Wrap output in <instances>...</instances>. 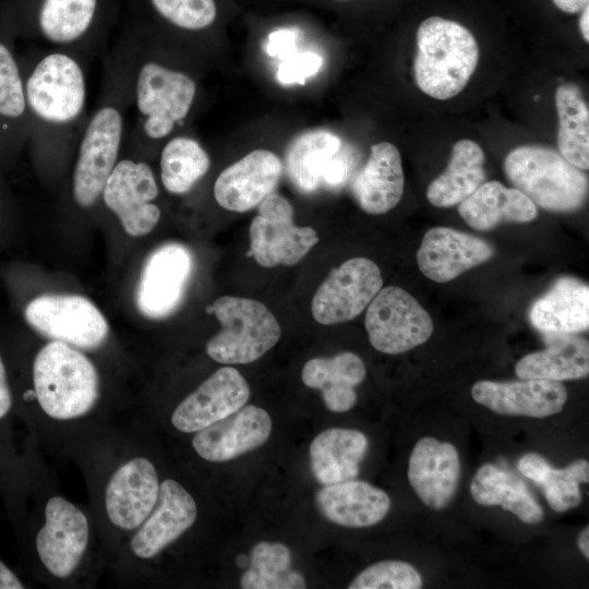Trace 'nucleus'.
Instances as JSON below:
<instances>
[{
    "instance_id": "1",
    "label": "nucleus",
    "mask_w": 589,
    "mask_h": 589,
    "mask_svg": "<svg viewBox=\"0 0 589 589\" xmlns=\"http://www.w3.org/2000/svg\"><path fill=\"white\" fill-rule=\"evenodd\" d=\"M88 61L75 51L47 47L22 75L28 135L47 158L67 157L75 149L88 118Z\"/></svg>"
},
{
    "instance_id": "2",
    "label": "nucleus",
    "mask_w": 589,
    "mask_h": 589,
    "mask_svg": "<svg viewBox=\"0 0 589 589\" xmlns=\"http://www.w3.org/2000/svg\"><path fill=\"white\" fill-rule=\"evenodd\" d=\"M132 70V121L125 143L137 149L155 147L183 124L196 100L194 76L165 60L146 38L125 36Z\"/></svg>"
},
{
    "instance_id": "3",
    "label": "nucleus",
    "mask_w": 589,
    "mask_h": 589,
    "mask_svg": "<svg viewBox=\"0 0 589 589\" xmlns=\"http://www.w3.org/2000/svg\"><path fill=\"white\" fill-rule=\"evenodd\" d=\"M33 388L23 394L36 400L49 418L68 421L87 414L99 397L94 363L75 347L51 340L39 349L32 364Z\"/></svg>"
},
{
    "instance_id": "4",
    "label": "nucleus",
    "mask_w": 589,
    "mask_h": 589,
    "mask_svg": "<svg viewBox=\"0 0 589 589\" xmlns=\"http://www.w3.org/2000/svg\"><path fill=\"white\" fill-rule=\"evenodd\" d=\"M478 62V43L461 24L431 16L419 25L413 73L417 86L424 94L440 100L458 95Z\"/></svg>"
},
{
    "instance_id": "5",
    "label": "nucleus",
    "mask_w": 589,
    "mask_h": 589,
    "mask_svg": "<svg viewBox=\"0 0 589 589\" xmlns=\"http://www.w3.org/2000/svg\"><path fill=\"white\" fill-rule=\"evenodd\" d=\"M504 172L514 188L545 211L574 212L587 200V176L546 146L512 149L504 159Z\"/></svg>"
},
{
    "instance_id": "6",
    "label": "nucleus",
    "mask_w": 589,
    "mask_h": 589,
    "mask_svg": "<svg viewBox=\"0 0 589 589\" xmlns=\"http://www.w3.org/2000/svg\"><path fill=\"white\" fill-rule=\"evenodd\" d=\"M221 325L206 344V353L224 364L256 361L279 340L278 321L264 303L241 297L223 296L206 308Z\"/></svg>"
},
{
    "instance_id": "7",
    "label": "nucleus",
    "mask_w": 589,
    "mask_h": 589,
    "mask_svg": "<svg viewBox=\"0 0 589 589\" xmlns=\"http://www.w3.org/2000/svg\"><path fill=\"white\" fill-rule=\"evenodd\" d=\"M23 315L40 335L80 349L100 347L109 333L98 308L77 294L38 296L25 305Z\"/></svg>"
},
{
    "instance_id": "8",
    "label": "nucleus",
    "mask_w": 589,
    "mask_h": 589,
    "mask_svg": "<svg viewBox=\"0 0 589 589\" xmlns=\"http://www.w3.org/2000/svg\"><path fill=\"white\" fill-rule=\"evenodd\" d=\"M364 325L372 347L387 354L424 344L434 329L424 308L397 286L381 288L368 305Z\"/></svg>"
},
{
    "instance_id": "9",
    "label": "nucleus",
    "mask_w": 589,
    "mask_h": 589,
    "mask_svg": "<svg viewBox=\"0 0 589 589\" xmlns=\"http://www.w3.org/2000/svg\"><path fill=\"white\" fill-rule=\"evenodd\" d=\"M257 215L250 225V251L263 267L294 265L318 242L311 227L293 223V207L283 195L273 192L257 206Z\"/></svg>"
},
{
    "instance_id": "10",
    "label": "nucleus",
    "mask_w": 589,
    "mask_h": 589,
    "mask_svg": "<svg viewBox=\"0 0 589 589\" xmlns=\"http://www.w3.org/2000/svg\"><path fill=\"white\" fill-rule=\"evenodd\" d=\"M158 195L152 167L144 159L120 157L100 200L129 236L142 237L153 231L161 217L155 203Z\"/></svg>"
},
{
    "instance_id": "11",
    "label": "nucleus",
    "mask_w": 589,
    "mask_h": 589,
    "mask_svg": "<svg viewBox=\"0 0 589 589\" xmlns=\"http://www.w3.org/2000/svg\"><path fill=\"white\" fill-rule=\"evenodd\" d=\"M91 537L84 512L67 498L50 497L44 508V522L34 537L35 553L53 577H70L80 566Z\"/></svg>"
},
{
    "instance_id": "12",
    "label": "nucleus",
    "mask_w": 589,
    "mask_h": 589,
    "mask_svg": "<svg viewBox=\"0 0 589 589\" xmlns=\"http://www.w3.org/2000/svg\"><path fill=\"white\" fill-rule=\"evenodd\" d=\"M193 269L191 251L178 242L154 249L145 259L135 289V304L142 315L161 320L180 306Z\"/></svg>"
},
{
    "instance_id": "13",
    "label": "nucleus",
    "mask_w": 589,
    "mask_h": 589,
    "mask_svg": "<svg viewBox=\"0 0 589 589\" xmlns=\"http://www.w3.org/2000/svg\"><path fill=\"white\" fill-rule=\"evenodd\" d=\"M378 266L366 257H352L332 269L311 302L314 320L335 325L353 320L368 308L381 290Z\"/></svg>"
},
{
    "instance_id": "14",
    "label": "nucleus",
    "mask_w": 589,
    "mask_h": 589,
    "mask_svg": "<svg viewBox=\"0 0 589 589\" xmlns=\"http://www.w3.org/2000/svg\"><path fill=\"white\" fill-rule=\"evenodd\" d=\"M160 482L154 464L133 457L121 464L105 489V510L109 521L122 531L136 530L155 507Z\"/></svg>"
},
{
    "instance_id": "15",
    "label": "nucleus",
    "mask_w": 589,
    "mask_h": 589,
    "mask_svg": "<svg viewBox=\"0 0 589 589\" xmlns=\"http://www.w3.org/2000/svg\"><path fill=\"white\" fill-rule=\"evenodd\" d=\"M249 397L242 374L223 366L176 407L170 420L178 431L195 433L243 407Z\"/></svg>"
},
{
    "instance_id": "16",
    "label": "nucleus",
    "mask_w": 589,
    "mask_h": 589,
    "mask_svg": "<svg viewBox=\"0 0 589 589\" xmlns=\"http://www.w3.org/2000/svg\"><path fill=\"white\" fill-rule=\"evenodd\" d=\"M283 163L272 151L259 148L225 168L216 178L213 193L226 211L244 213L275 192Z\"/></svg>"
},
{
    "instance_id": "17",
    "label": "nucleus",
    "mask_w": 589,
    "mask_h": 589,
    "mask_svg": "<svg viewBox=\"0 0 589 589\" xmlns=\"http://www.w3.org/2000/svg\"><path fill=\"white\" fill-rule=\"evenodd\" d=\"M196 517L193 496L176 480H164L155 507L131 538L132 554L141 560L157 556L191 528Z\"/></svg>"
},
{
    "instance_id": "18",
    "label": "nucleus",
    "mask_w": 589,
    "mask_h": 589,
    "mask_svg": "<svg viewBox=\"0 0 589 589\" xmlns=\"http://www.w3.org/2000/svg\"><path fill=\"white\" fill-rule=\"evenodd\" d=\"M271 431L267 411L249 405L195 432L192 446L204 460L224 462L262 446Z\"/></svg>"
},
{
    "instance_id": "19",
    "label": "nucleus",
    "mask_w": 589,
    "mask_h": 589,
    "mask_svg": "<svg viewBox=\"0 0 589 589\" xmlns=\"http://www.w3.org/2000/svg\"><path fill=\"white\" fill-rule=\"evenodd\" d=\"M99 0H40L36 33L51 47L92 59L103 49L95 35Z\"/></svg>"
},
{
    "instance_id": "20",
    "label": "nucleus",
    "mask_w": 589,
    "mask_h": 589,
    "mask_svg": "<svg viewBox=\"0 0 589 589\" xmlns=\"http://www.w3.org/2000/svg\"><path fill=\"white\" fill-rule=\"evenodd\" d=\"M494 253V248L481 238L449 227H434L423 236L417 263L425 277L442 284L489 261Z\"/></svg>"
},
{
    "instance_id": "21",
    "label": "nucleus",
    "mask_w": 589,
    "mask_h": 589,
    "mask_svg": "<svg viewBox=\"0 0 589 589\" xmlns=\"http://www.w3.org/2000/svg\"><path fill=\"white\" fill-rule=\"evenodd\" d=\"M471 395L493 412L533 418L558 413L567 401L565 386L546 380L479 381L473 384Z\"/></svg>"
},
{
    "instance_id": "22",
    "label": "nucleus",
    "mask_w": 589,
    "mask_h": 589,
    "mask_svg": "<svg viewBox=\"0 0 589 589\" xmlns=\"http://www.w3.org/2000/svg\"><path fill=\"white\" fill-rule=\"evenodd\" d=\"M459 479L460 459L453 444L431 436L417 442L409 457L408 480L426 506L445 508L455 495Z\"/></svg>"
},
{
    "instance_id": "23",
    "label": "nucleus",
    "mask_w": 589,
    "mask_h": 589,
    "mask_svg": "<svg viewBox=\"0 0 589 589\" xmlns=\"http://www.w3.org/2000/svg\"><path fill=\"white\" fill-rule=\"evenodd\" d=\"M404 170L398 148L389 142L373 144L365 165L351 183L358 205L372 215L393 209L404 193Z\"/></svg>"
},
{
    "instance_id": "24",
    "label": "nucleus",
    "mask_w": 589,
    "mask_h": 589,
    "mask_svg": "<svg viewBox=\"0 0 589 589\" xmlns=\"http://www.w3.org/2000/svg\"><path fill=\"white\" fill-rule=\"evenodd\" d=\"M315 501L327 520L350 528L376 525L390 508L386 492L354 479L324 485L316 493Z\"/></svg>"
},
{
    "instance_id": "25",
    "label": "nucleus",
    "mask_w": 589,
    "mask_h": 589,
    "mask_svg": "<svg viewBox=\"0 0 589 589\" xmlns=\"http://www.w3.org/2000/svg\"><path fill=\"white\" fill-rule=\"evenodd\" d=\"M531 325L544 335L576 334L589 327V287L562 277L529 310Z\"/></svg>"
},
{
    "instance_id": "26",
    "label": "nucleus",
    "mask_w": 589,
    "mask_h": 589,
    "mask_svg": "<svg viewBox=\"0 0 589 589\" xmlns=\"http://www.w3.org/2000/svg\"><path fill=\"white\" fill-rule=\"evenodd\" d=\"M368 445L366 436L358 430H324L310 445V467L314 478L322 485L353 480Z\"/></svg>"
},
{
    "instance_id": "27",
    "label": "nucleus",
    "mask_w": 589,
    "mask_h": 589,
    "mask_svg": "<svg viewBox=\"0 0 589 589\" xmlns=\"http://www.w3.org/2000/svg\"><path fill=\"white\" fill-rule=\"evenodd\" d=\"M461 218L476 230H490L502 223H529L538 216L537 206L516 188L492 180L483 182L459 203Z\"/></svg>"
},
{
    "instance_id": "28",
    "label": "nucleus",
    "mask_w": 589,
    "mask_h": 589,
    "mask_svg": "<svg viewBox=\"0 0 589 589\" xmlns=\"http://www.w3.org/2000/svg\"><path fill=\"white\" fill-rule=\"evenodd\" d=\"M366 375L362 359L345 351L332 358H312L302 369L301 378L305 386L322 392L329 411L346 412L357 402L354 387Z\"/></svg>"
},
{
    "instance_id": "29",
    "label": "nucleus",
    "mask_w": 589,
    "mask_h": 589,
    "mask_svg": "<svg viewBox=\"0 0 589 589\" xmlns=\"http://www.w3.org/2000/svg\"><path fill=\"white\" fill-rule=\"evenodd\" d=\"M548 347L521 358L515 372L522 380L565 381L588 375L589 345L573 334L545 335Z\"/></svg>"
},
{
    "instance_id": "30",
    "label": "nucleus",
    "mask_w": 589,
    "mask_h": 589,
    "mask_svg": "<svg viewBox=\"0 0 589 589\" xmlns=\"http://www.w3.org/2000/svg\"><path fill=\"white\" fill-rule=\"evenodd\" d=\"M484 153L471 140L455 143L448 165L426 189L428 201L436 207H452L472 194L483 182Z\"/></svg>"
},
{
    "instance_id": "31",
    "label": "nucleus",
    "mask_w": 589,
    "mask_h": 589,
    "mask_svg": "<svg viewBox=\"0 0 589 589\" xmlns=\"http://www.w3.org/2000/svg\"><path fill=\"white\" fill-rule=\"evenodd\" d=\"M470 492L478 504L500 505L526 524H538L543 519V509L527 485L514 473L494 465L485 464L478 469Z\"/></svg>"
},
{
    "instance_id": "32",
    "label": "nucleus",
    "mask_w": 589,
    "mask_h": 589,
    "mask_svg": "<svg viewBox=\"0 0 589 589\" xmlns=\"http://www.w3.org/2000/svg\"><path fill=\"white\" fill-rule=\"evenodd\" d=\"M341 145L340 137L327 130H313L296 137L286 154V171L293 185L306 194L316 191Z\"/></svg>"
},
{
    "instance_id": "33",
    "label": "nucleus",
    "mask_w": 589,
    "mask_h": 589,
    "mask_svg": "<svg viewBox=\"0 0 589 589\" xmlns=\"http://www.w3.org/2000/svg\"><path fill=\"white\" fill-rule=\"evenodd\" d=\"M518 470L540 485L554 512L564 513L581 502L580 483L589 479V464L585 459L573 461L563 469L553 468L536 453L524 455L517 464Z\"/></svg>"
},
{
    "instance_id": "34",
    "label": "nucleus",
    "mask_w": 589,
    "mask_h": 589,
    "mask_svg": "<svg viewBox=\"0 0 589 589\" xmlns=\"http://www.w3.org/2000/svg\"><path fill=\"white\" fill-rule=\"evenodd\" d=\"M558 118V153L581 170L589 168V110L581 89L573 83L561 84L555 92Z\"/></svg>"
},
{
    "instance_id": "35",
    "label": "nucleus",
    "mask_w": 589,
    "mask_h": 589,
    "mask_svg": "<svg viewBox=\"0 0 589 589\" xmlns=\"http://www.w3.org/2000/svg\"><path fill=\"white\" fill-rule=\"evenodd\" d=\"M209 168V155L192 136L171 135L160 149V181L171 194L182 195L190 192Z\"/></svg>"
},
{
    "instance_id": "36",
    "label": "nucleus",
    "mask_w": 589,
    "mask_h": 589,
    "mask_svg": "<svg viewBox=\"0 0 589 589\" xmlns=\"http://www.w3.org/2000/svg\"><path fill=\"white\" fill-rule=\"evenodd\" d=\"M250 567L241 575L243 589H302L304 577L291 569V552L279 542H259L250 554Z\"/></svg>"
},
{
    "instance_id": "37",
    "label": "nucleus",
    "mask_w": 589,
    "mask_h": 589,
    "mask_svg": "<svg viewBox=\"0 0 589 589\" xmlns=\"http://www.w3.org/2000/svg\"><path fill=\"white\" fill-rule=\"evenodd\" d=\"M0 120L5 133L14 123L28 131L22 72L11 49L0 40Z\"/></svg>"
},
{
    "instance_id": "38",
    "label": "nucleus",
    "mask_w": 589,
    "mask_h": 589,
    "mask_svg": "<svg viewBox=\"0 0 589 589\" xmlns=\"http://www.w3.org/2000/svg\"><path fill=\"white\" fill-rule=\"evenodd\" d=\"M149 2L164 21L185 32L207 29L217 17L215 0H149Z\"/></svg>"
},
{
    "instance_id": "39",
    "label": "nucleus",
    "mask_w": 589,
    "mask_h": 589,
    "mask_svg": "<svg viewBox=\"0 0 589 589\" xmlns=\"http://www.w3.org/2000/svg\"><path fill=\"white\" fill-rule=\"evenodd\" d=\"M422 578L418 570L402 561H382L363 569L349 589H419Z\"/></svg>"
},
{
    "instance_id": "40",
    "label": "nucleus",
    "mask_w": 589,
    "mask_h": 589,
    "mask_svg": "<svg viewBox=\"0 0 589 589\" xmlns=\"http://www.w3.org/2000/svg\"><path fill=\"white\" fill-rule=\"evenodd\" d=\"M14 410V396L11 387L7 364L0 352V470L3 474L9 471L10 458V432Z\"/></svg>"
},
{
    "instance_id": "41",
    "label": "nucleus",
    "mask_w": 589,
    "mask_h": 589,
    "mask_svg": "<svg viewBox=\"0 0 589 589\" xmlns=\"http://www.w3.org/2000/svg\"><path fill=\"white\" fill-rule=\"evenodd\" d=\"M323 59L316 52L292 53L280 63L276 79L281 85H302L320 71Z\"/></svg>"
},
{
    "instance_id": "42",
    "label": "nucleus",
    "mask_w": 589,
    "mask_h": 589,
    "mask_svg": "<svg viewBox=\"0 0 589 589\" xmlns=\"http://www.w3.org/2000/svg\"><path fill=\"white\" fill-rule=\"evenodd\" d=\"M297 40L298 34L294 29H278L268 36L265 50L271 57L284 60L292 55Z\"/></svg>"
},
{
    "instance_id": "43",
    "label": "nucleus",
    "mask_w": 589,
    "mask_h": 589,
    "mask_svg": "<svg viewBox=\"0 0 589 589\" xmlns=\"http://www.w3.org/2000/svg\"><path fill=\"white\" fill-rule=\"evenodd\" d=\"M24 582L20 577L0 558V589H23Z\"/></svg>"
},
{
    "instance_id": "44",
    "label": "nucleus",
    "mask_w": 589,
    "mask_h": 589,
    "mask_svg": "<svg viewBox=\"0 0 589 589\" xmlns=\"http://www.w3.org/2000/svg\"><path fill=\"white\" fill-rule=\"evenodd\" d=\"M554 4L566 13H578L588 5L589 0H552Z\"/></svg>"
},
{
    "instance_id": "45",
    "label": "nucleus",
    "mask_w": 589,
    "mask_h": 589,
    "mask_svg": "<svg viewBox=\"0 0 589 589\" xmlns=\"http://www.w3.org/2000/svg\"><path fill=\"white\" fill-rule=\"evenodd\" d=\"M579 27H580V32L585 41L588 43L589 41V5L582 9L580 20H579Z\"/></svg>"
},
{
    "instance_id": "46",
    "label": "nucleus",
    "mask_w": 589,
    "mask_h": 589,
    "mask_svg": "<svg viewBox=\"0 0 589 589\" xmlns=\"http://www.w3.org/2000/svg\"><path fill=\"white\" fill-rule=\"evenodd\" d=\"M578 546L586 558H589V527L587 526L578 537Z\"/></svg>"
},
{
    "instance_id": "47",
    "label": "nucleus",
    "mask_w": 589,
    "mask_h": 589,
    "mask_svg": "<svg viewBox=\"0 0 589 589\" xmlns=\"http://www.w3.org/2000/svg\"><path fill=\"white\" fill-rule=\"evenodd\" d=\"M237 564L240 566V567H243L248 564V558L245 556H239L237 558Z\"/></svg>"
}]
</instances>
